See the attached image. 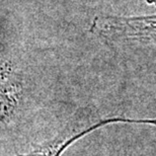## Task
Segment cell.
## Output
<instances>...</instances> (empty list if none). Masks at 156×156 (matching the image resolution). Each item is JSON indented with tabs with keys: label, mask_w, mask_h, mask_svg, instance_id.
I'll use <instances>...</instances> for the list:
<instances>
[{
	"label": "cell",
	"mask_w": 156,
	"mask_h": 156,
	"mask_svg": "<svg viewBox=\"0 0 156 156\" xmlns=\"http://www.w3.org/2000/svg\"><path fill=\"white\" fill-rule=\"evenodd\" d=\"M146 2H147L148 4H153V5H156V0H146Z\"/></svg>",
	"instance_id": "277c9868"
},
{
	"label": "cell",
	"mask_w": 156,
	"mask_h": 156,
	"mask_svg": "<svg viewBox=\"0 0 156 156\" xmlns=\"http://www.w3.org/2000/svg\"><path fill=\"white\" fill-rule=\"evenodd\" d=\"M118 123L150 126L151 119H131L124 116L101 117L98 112L92 111L91 108H84L76 112L51 139L29 151L14 156H62L71 145L93 131Z\"/></svg>",
	"instance_id": "6da1fadb"
},
{
	"label": "cell",
	"mask_w": 156,
	"mask_h": 156,
	"mask_svg": "<svg viewBox=\"0 0 156 156\" xmlns=\"http://www.w3.org/2000/svg\"><path fill=\"white\" fill-rule=\"evenodd\" d=\"M26 90L20 79L12 75L0 85V135L8 130L26 107Z\"/></svg>",
	"instance_id": "7a4b0ae2"
},
{
	"label": "cell",
	"mask_w": 156,
	"mask_h": 156,
	"mask_svg": "<svg viewBox=\"0 0 156 156\" xmlns=\"http://www.w3.org/2000/svg\"><path fill=\"white\" fill-rule=\"evenodd\" d=\"M12 75V68L9 63H0V85L9 79Z\"/></svg>",
	"instance_id": "3957f363"
}]
</instances>
